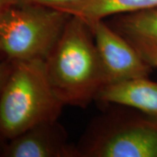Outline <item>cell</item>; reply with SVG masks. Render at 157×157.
<instances>
[{
	"mask_svg": "<svg viewBox=\"0 0 157 157\" xmlns=\"http://www.w3.org/2000/svg\"><path fill=\"white\" fill-rule=\"evenodd\" d=\"M17 4L16 0H0V22L2 17L6 12L11 6Z\"/></svg>",
	"mask_w": 157,
	"mask_h": 157,
	"instance_id": "obj_11",
	"label": "cell"
},
{
	"mask_svg": "<svg viewBox=\"0 0 157 157\" xmlns=\"http://www.w3.org/2000/svg\"><path fill=\"white\" fill-rule=\"evenodd\" d=\"M149 120L151 121L152 123L154 124V125H155V127L157 128V121H156V120H153V119H149Z\"/></svg>",
	"mask_w": 157,
	"mask_h": 157,
	"instance_id": "obj_13",
	"label": "cell"
},
{
	"mask_svg": "<svg viewBox=\"0 0 157 157\" xmlns=\"http://www.w3.org/2000/svg\"><path fill=\"white\" fill-rule=\"evenodd\" d=\"M78 1L81 0H16L17 4L18 5H39L47 7H55Z\"/></svg>",
	"mask_w": 157,
	"mask_h": 157,
	"instance_id": "obj_10",
	"label": "cell"
},
{
	"mask_svg": "<svg viewBox=\"0 0 157 157\" xmlns=\"http://www.w3.org/2000/svg\"><path fill=\"white\" fill-rule=\"evenodd\" d=\"M70 17L65 11L47 6H11L0 22V53L9 61L45 60Z\"/></svg>",
	"mask_w": 157,
	"mask_h": 157,
	"instance_id": "obj_3",
	"label": "cell"
},
{
	"mask_svg": "<svg viewBox=\"0 0 157 157\" xmlns=\"http://www.w3.org/2000/svg\"><path fill=\"white\" fill-rule=\"evenodd\" d=\"M83 155L157 157V128L149 119L109 127L88 141Z\"/></svg>",
	"mask_w": 157,
	"mask_h": 157,
	"instance_id": "obj_4",
	"label": "cell"
},
{
	"mask_svg": "<svg viewBox=\"0 0 157 157\" xmlns=\"http://www.w3.org/2000/svg\"><path fill=\"white\" fill-rule=\"evenodd\" d=\"M52 86L64 105L86 107L107 84L87 22L71 15L45 59Z\"/></svg>",
	"mask_w": 157,
	"mask_h": 157,
	"instance_id": "obj_1",
	"label": "cell"
},
{
	"mask_svg": "<svg viewBox=\"0 0 157 157\" xmlns=\"http://www.w3.org/2000/svg\"><path fill=\"white\" fill-rule=\"evenodd\" d=\"M97 99L134 107L157 121V82L148 77L106 85L98 94Z\"/></svg>",
	"mask_w": 157,
	"mask_h": 157,
	"instance_id": "obj_8",
	"label": "cell"
},
{
	"mask_svg": "<svg viewBox=\"0 0 157 157\" xmlns=\"http://www.w3.org/2000/svg\"><path fill=\"white\" fill-rule=\"evenodd\" d=\"M86 21L94 36L107 84L148 77L153 67L147 64L133 45L109 24L104 19Z\"/></svg>",
	"mask_w": 157,
	"mask_h": 157,
	"instance_id": "obj_5",
	"label": "cell"
},
{
	"mask_svg": "<svg viewBox=\"0 0 157 157\" xmlns=\"http://www.w3.org/2000/svg\"><path fill=\"white\" fill-rule=\"evenodd\" d=\"M109 25L151 67L157 62V8L113 15Z\"/></svg>",
	"mask_w": 157,
	"mask_h": 157,
	"instance_id": "obj_7",
	"label": "cell"
},
{
	"mask_svg": "<svg viewBox=\"0 0 157 157\" xmlns=\"http://www.w3.org/2000/svg\"><path fill=\"white\" fill-rule=\"evenodd\" d=\"M155 67H157V62H156V64H155Z\"/></svg>",
	"mask_w": 157,
	"mask_h": 157,
	"instance_id": "obj_14",
	"label": "cell"
},
{
	"mask_svg": "<svg viewBox=\"0 0 157 157\" xmlns=\"http://www.w3.org/2000/svg\"><path fill=\"white\" fill-rule=\"evenodd\" d=\"M0 92V137L10 140L43 122L57 121L63 104L52 86L45 60L9 61Z\"/></svg>",
	"mask_w": 157,
	"mask_h": 157,
	"instance_id": "obj_2",
	"label": "cell"
},
{
	"mask_svg": "<svg viewBox=\"0 0 157 157\" xmlns=\"http://www.w3.org/2000/svg\"><path fill=\"white\" fill-rule=\"evenodd\" d=\"M85 20L104 19L109 16L157 8V0H81L52 7Z\"/></svg>",
	"mask_w": 157,
	"mask_h": 157,
	"instance_id": "obj_9",
	"label": "cell"
},
{
	"mask_svg": "<svg viewBox=\"0 0 157 157\" xmlns=\"http://www.w3.org/2000/svg\"><path fill=\"white\" fill-rule=\"evenodd\" d=\"M2 147L5 157H71L78 151L68 144L67 135L57 121L36 125L8 140Z\"/></svg>",
	"mask_w": 157,
	"mask_h": 157,
	"instance_id": "obj_6",
	"label": "cell"
},
{
	"mask_svg": "<svg viewBox=\"0 0 157 157\" xmlns=\"http://www.w3.org/2000/svg\"><path fill=\"white\" fill-rule=\"evenodd\" d=\"M8 67H9V65H6V64H3L0 62V92L2 89V86L3 84L5 82V79L6 78V74L8 72ZM2 139L0 137V149H1V147H2Z\"/></svg>",
	"mask_w": 157,
	"mask_h": 157,
	"instance_id": "obj_12",
	"label": "cell"
}]
</instances>
